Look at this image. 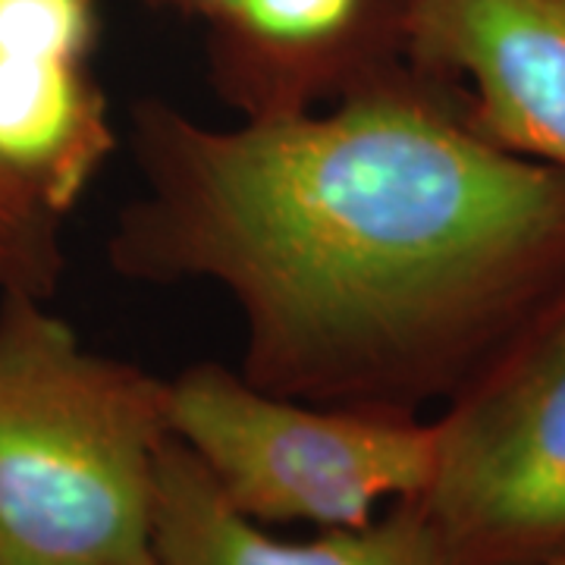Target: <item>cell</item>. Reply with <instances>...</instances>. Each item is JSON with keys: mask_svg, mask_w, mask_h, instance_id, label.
I'll use <instances>...</instances> for the list:
<instances>
[{"mask_svg": "<svg viewBox=\"0 0 565 565\" xmlns=\"http://www.w3.org/2000/svg\"><path fill=\"white\" fill-rule=\"evenodd\" d=\"M92 35V0H0V51L88 57Z\"/></svg>", "mask_w": 565, "mask_h": 565, "instance_id": "9c48e42d", "label": "cell"}, {"mask_svg": "<svg viewBox=\"0 0 565 565\" xmlns=\"http://www.w3.org/2000/svg\"><path fill=\"white\" fill-rule=\"evenodd\" d=\"M167 381L0 299V565H158Z\"/></svg>", "mask_w": 565, "mask_h": 565, "instance_id": "7a4b0ae2", "label": "cell"}, {"mask_svg": "<svg viewBox=\"0 0 565 565\" xmlns=\"http://www.w3.org/2000/svg\"><path fill=\"white\" fill-rule=\"evenodd\" d=\"M550 565H565V559H563V563H550Z\"/></svg>", "mask_w": 565, "mask_h": 565, "instance_id": "8fae6325", "label": "cell"}, {"mask_svg": "<svg viewBox=\"0 0 565 565\" xmlns=\"http://www.w3.org/2000/svg\"><path fill=\"white\" fill-rule=\"evenodd\" d=\"M158 565H444L415 500L390 505L371 525L286 541L230 503L202 462L170 437L154 512Z\"/></svg>", "mask_w": 565, "mask_h": 565, "instance_id": "8992f818", "label": "cell"}, {"mask_svg": "<svg viewBox=\"0 0 565 565\" xmlns=\"http://www.w3.org/2000/svg\"><path fill=\"white\" fill-rule=\"evenodd\" d=\"M132 148L145 192L110 264L226 292L239 374L277 396L418 415L565 289L563 170L487 139L418 70L236 126L136 104Z\"/></svg>", "mask_w": 565, "mask_h": 565, "instance_id": "6da1fadb", "label": "cell"}, {"mask_svg": "<svg viewBox=\"0 0 565 565\" xmlns=\"http://www.w3.org/2000/svg\"><path fill=\"white\" fill-rule=\"evenodd\" d=\"M189 3H192V7H199V10H204V13H207V17L214 20V17L221 13V10L226 7V3H230V0H189Z\"/></svg>", "mask_w": 565, "mask_h": 565, "instance_id": "30bf717a", "label": "cell"}, {"mask_svg": "<svg viewBox=\"0 0 565 565\" xmlns=\"http://www.w3.org/2000/svg\"><path fill=\"white\" fill-rule=\"evenodd\" d=\"M444 565L565 559V289L437 415L415 500Z\"/></svg>", "mask_w": 565, "mask_h": 565, "instance_id": "277c9868", "label": "cell"}, {"mask_svg": "<svg viewBox=\"0 0 565 565\" xmlns=\"http://www.w3.org/2000/svg\"><path fill=\"white\" fill-rule=\"evenodd\" d=\"M170 430L264 527L371 525L418 500L437 468V418L315 405L204 362L167 381Z\"/></svg>", "mask_w": 565, "mask_h": 565, "instance_id": "3957f363", "label": "cell"}, {"mask_svg": "<svg viewBox=\"0 0 565 565\" xmlns=\"http://www.w3.org/2000/svg\"><path fill=\"white\" fill-rule=\"evenodd\" d=\"M114 151L88 57L0 51V163L70 211Z\"/></svg>", "mask_w": 565, "mask_h": 565, "instance_id": "52a82bcc", "label": "cell"}, {"mask_svg": "<svg viewBox=\"0 0 565 565\" xmlns=\"http://www.w3.org/2000/svg\"><path fill=\"white\" fill-rule=\"evenodd\" d=\"M63 270V211L0 163V299H51Z\"/></svg>", "mask_w": 565, "mask_h": 565, "instance_id": "ba28073f", "label": "cell"}, {"mask_svg": "<svg viewBox=\"0 0 565 565\" xmlns=\"http://www.w3.org/2000/svg\"><path fill=\"white\" fill-rule=\"evenodd\" d=\"M399 32L487 139L565 173V0H405Z\"/></svg>", "mask_w": 565, "mask_h": 565, "instance_id": "5b68a950", "label": "cell"}]
</instances>
